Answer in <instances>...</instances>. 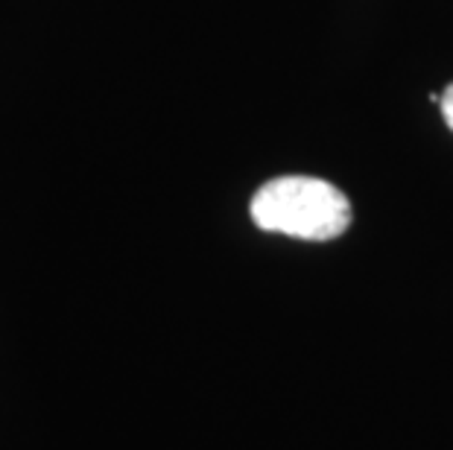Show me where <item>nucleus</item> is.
I'll return each instance as SVG.
<instances>
[{
    "mask_svg": "<svg viewBox=\"0 0 453 450\" xmlns=\"http://www.w3.org/2000/svg\"><path fill=\"white\" fill-rule=\"evenodd\" d=\"M264 232L298 240H334L351 225V202L340 187L313 176H278L257 187L249 205Z\"/></svg>",
    "mask_w": 453,
    "mask_h": 450,
    "instance_id": "nucleus-1",
    "label": "nucleus"
},
{
    "mask_svg": "<svg viewBox=\"0 0 453 450\" xmlns=\"http://www.w3.org/2000/svg\"><path fill=\"white\" fill-rule=\"evenodd\" d=\"M439 109L441 118H445V126L453 132V82L445 88V94H439Z\"/></svg>",
    "mask_w": 453,
    "mask_h": 450,
    "instance_id": "nucleus-2",
    "label": "nucleus"
}]
</instances>
